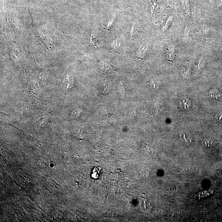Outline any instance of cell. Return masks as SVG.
Here are the masks:
<instances>
[{
	"mask_svg": "<svg viewBox=\"0 0 222 222\" xmlns=\"http://www.w3.org/2000/svg\"><path fill=\"white\" fill-rule=\"evenodd\" d=\"M181 5L185 13L190 16L191 14V6L189 0H180Z\"/></svg>",
	"mask_w": 222,
	"mask_h": 222,
	"instance_id": "obj_1",
	"label": "cell"
},
{
	"mask_svg": "<svg viewBox=\"0 0 222 222\" xmlns=\"http://www.w3.org/2000/svg\"><path fill=\"white\" fill-rule=\"evenodd\" d=\"M102 170L100 167H95L93 168L91 173V177L94 179H99L101 177Z\"/></svg>",
	"mask_w": 222,
	"mask_h": 222,
	"instance_id": "obj_2",
	"label": "cell"
},
{
	"mask_svg": "<svg viewBox=\"0 0 222 222\" xmlns=\"http://www.w3.org/2000/svg\"><path fill=\"white\" fill-rule=\"evenodd\" d=\"M173 18V17L172 16H170L168 18L165 26H164L163 27V28L162 31L163 32H164L166 31V30H167L169 26H170V23H171V22L172 21Z\"/></svg>",
	"mask_w": 222,
	"mask_h": 222,
	"instance_id": "obj_3",
	"label": "cell"
},
{
	"mask_svg": "<svg viewBox=\"0 0 222 222\" xmlns=\"http://www.w3.org/2000/svg\"><path fill=\"white\" fill-rule=\"evenodd\" d=\"M191 31V29L188 26H186V28L185 29L184 31V38H188L189 35V33Z\"/></svg>",
	"mask_w": 222,
	"mask_h": 222,
	"instance_id": "obj_4",
	"label": "cell"
},
{
	"mask_svg": "<svg viewBox=\"0 0 222 222\" xmlns=\"http://www.w3.org/2000/svg\"><path fill=\"white\" fill-rule=\"evenodd\" d=\"M174 51H175V48L174 47L169 48V50L168 51V56L170 57H171L172 55L173 54Z\"/></svg>",
	"mask_w": 222,
	"mask_h": 222,
	"instance_id": "obj_5",
	"label": "cell"
},
{
	"mask_svg": "<svg viewBox=\"0 0 222 222\" xmlns=\"http://www.w3.org/2000/svg\"><path fill=\"white\" fill-rule=\"evenodd\" d=\"M112 45L113 47L115 48V49H117L119 47L120 43L118 41H115L113 43Z\"/></svg>",
	"mask_w": 222,
	"mask_h": 222,
	"instance_id": "obj_6",
	"label": "cell"
},
{
	"mask_svg": "<svg viewBox=\"0 0 222 222\" xmlns=\"http://www.w3.org/2000/svg\"><path fill=\"white\" fill-rule=\"evenodd\" d=\"M209 29H207V28H205V29H203L202 30V32L203 34H207L209 32Z\"/></svg>",
	"mask_w": 222,
	"mask_h": 222,
	"instance_id": "obj_7",
	"label": "cell"
},
{
	"mask_svg": "<svg viewBox=\"0 0 222 222\" xmlns=\"http://www.w3.org/2000/svg\"><path fill=\"white\" fill-rule=\"evenodd\" d=\"M219 117H218V119H219L220 121L222 122V114H220Z\"/></svg>",
	"mask_w": 222,
	"mask_h": 222,
	"instance_id": "obj_8",
	"label": "cell"
}]
</instances>
